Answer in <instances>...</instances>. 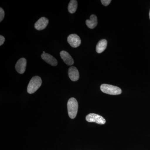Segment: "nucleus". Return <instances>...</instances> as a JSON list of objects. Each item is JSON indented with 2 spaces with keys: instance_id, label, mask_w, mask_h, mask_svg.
I'll use <instances>...</instances> for the list:
<instances>
[{
  "instance_id": "1",
  "label": "nucleus",
  "mask_w": 150,
  "mask_h": 150,
  "mask_svg": "<svg viewBox=\"0 0 150 150\" xmlns=\"http://www.w3.org/2000/svg\"><path fill=\"white\" fill-rule=\"evenodd\" d=\"M79 105L77 100L74 98H71L68 100L67 103L68 114L70 118L74 119L76 116Z\"/></svg>"
},
{
  "instance_id": "2",
  "label": "nucleus",
  "mask_w": 150,
  "mask_h": 150,
  "mask_svg": "<svg viewBox=\"0 0 150 150\" xmlns=\"http://www.w3.org/2000/svg\"><path fill=\"white\" fill-rule=\"evenodd\" d=\"M42 84V80L38 76H35L31 79L28 86L27 92L32 94L35 93L40 87Z\"/></svg>"
},
{
  "instance_id": "3",
  "label": "nucleus",
  "mask_w": 150,
  "mask_h": 150,
  "mask_svg": "<svg viewBox=\"0 0 150 150\" xmlns=\"http://www.w3.org/2000/svg\"><path fill=\"white\" fill-rule=\"evenodd\" d=\"M100 89L104 93L111 95H117L121 94L122 93V90L120 88L107 84H103L100 86Z\"/></svg>"
},
{
  "instance_id": "4",
  "label": "nucleus",
  "mask_w": 150,
  "mask_h": 150,
  "mask_svg": "<svg viewBox=\"0 0 150 150\" xmlns=\"http://www.w3.org/2000/svg\"><path fill=\"white\" fill-rule=\"evenodd\" d=\"M86 120L88 122H95L99 124H104L106 122L105 119L101 115L96 113H90L86 116Z\"/></svg>"
},
{
  "instance_id": "5",
  "label": "nucleus",
  "mask_w": 150,
  "mask_h": 150,
  "mask_svg": "<svg viewBox=\"0 0 150 150\" xmlns=\"http://www.w3.org/2000/svg\"><path fill=\"white\" fill-rule=\"evenodd\" d=\"M68 43L73 48H77L81 45V41L79 36L76 34H71L67 38Z\"/></svg>"
},
{
  "instance_id": "6",
  "label": "nucleus",
  "mask_w": 150,
  "mask_h": 150,
  "mask_svg": "<svg viewBox=\"0 0 150 150\" xmlns=\"http://www.w3.org/2000/svg\"><path fill=\"white\" fill-rule=\"evenodd\" d=\"M27 61L24 58H21L18 60L16 64L15 68L17 71L20 74H23L25 71Z\"/></svg>"
},
{
  "instance_id": "7",
  "label": "nucleus",
  "mask_w": 150,
  "mask_h": 150,
  "mask_svg": "<svg viewBox=\"0 0 150 150\" xmlns=\"http://www.w3.org/2000/svg\"><path fill=\"white\" fill-rule=\"evenodd\" d=\"M48 22H49V21H48V18L43 17L40 18L35 23L34 27H35V29L37 30H42L46 28L48 24Z\"/></svg>"
},
{
  "instance_id": "8",
  "label": "nucleus",
  "mask_w": 150,
  "mask_h": 150,
  "mask_svg": "<svg viewBox=\"0 0 150 150\" xmlns=\"http://www.w3.org/2000/svg\"><path fill=\"white\" fill-rule=\"evenodd\" d=\"M60 54L61 58L66 64L68 66H71L74 64V61L72 57L67 51H62L60 52Z\"/></svg>"
},
{
  "instance_id": "9",
  "label": "nucleus",
  "mask_w": 150,
  "mask_h": 150,
  "mask_svg": "<svg viewBox=\"0 0 150 150\" xmlns=\"http://www.w3.org/2000/svg\"><path fill=\"white\" fill-rule=\"evenodd\" d=\"M69 77L70 79L73 81H76L79 79V71L76 67H70L68 71Z\"/></svg>"
},
{
  "instance_id": "10",
  "label": "nucleus",
  "mask_w": 150,
  "mask_h": 150,
  "mask_svg": "<svg viewBox=\"0 0 150 150\" xmlns=\"http://www.w3.org/2000/svg\"><path fill=\"white\" fill-rule=\"evenodd\" d=\"M41 58L46 63L52 66H56L58 64V62L56 59L50 54L45 53L41 55Z\"/></svg>"
},
{
  "instance_id": "11",
  "label": "nucleus",
  "mask_w": 150,
  "mask_h": 150,
  "mask_svg": "<svg viewBox=\"0 0 150 150\" xmlns=\"http://www.w3.org/2000/svg\"><path fill=\"white\" fill-rule=\"evenodd\" d=\"M87 26L90 29L95 28L98 24L97 18L95 15H91L90 17V19L86 20V21Z\"/></svg>"
},
{
  "instance_id": "12",
  "label": "nucleus",
  "mask_w": 150,
  "mask_h": 150,
  "mask_svg": "<svg viewBox=\"0 0 150 150\" xmlns=\"http://www.w3.org/2000/svg\"><path fill=\"white\" fill-rule=\"evenodd\" d=\"M107 41L105 39H102L98 43L96 46V51L98 54H100L106 49Z\"/></svg>"
},
{
  "instance_id": "13",
  "label": "nucleus",
  "mask_w": 150,
  "mask_h": 150,
  "mask_svg": "<svg viewBox=\"0 0 150 150\" xmlns=\"http://www.w3.org/2000/svg\"><path fill=\"white\" fill-rule=\"evenodd\" d=\"M78 7L77 1L76 0H71L70 1L68 5V11L71 13L76 12Z\"/></svg>"
},
{
  "instance_id": "14",
  "label": "nucleus",
  "mask_w": 150,
  "mask_h": 150,
  "mask_svg": "<svg viewBox=\"0 0 150 150\" xmlns=\"http://www.w3.org/2000/svg\"><path fill=\"white\" fill-rule=\"evenodd\" d=\"M5 16L4 11L2 8H0V21H2Z\"/></svg>"
},
{
  "instance_id": "15",
  "label": "nucleus",
  "mask_w": 150,
  "mask_h": 150,
  "mask_svg": "<svg viewBox=\"0 0 150 150\" xmlns=\"http://www.w3.org/2000/svg\"><path fill=\"white\" fill-rule=\"evenodd\" d=\"M111 2V0H101V1L102 4L104 6L109 5Z\"/></svg>"
},
{
  "instance_id": "16",
  "label": "nucleus",
  "mask_w": 150,
  "mask_h": 150,
  "mask_svg": "<svg viewBox=\"0 0 150 150\" xmlns=\"http://www.w3.org/2000/svg\"><path fill=\"white\" fill-rule=\"evenodd\" d=\"M5 40V38L4 37L3 35H0V46H1L4 44Z\"/></svg>"
},
{
  "instance_id": "17",
  "label": "nucleus",
  "mask_w": 150,
  "mask_h": 150,
  "mask_svg": "<svg viewBox=\"0 0 150 150\" xmlns=\"http://www.w3.org/2000/svg\"><path fill=\"white\" fill-rule=\"evenodd\" d=\"M149 18H150V12H149Z\"/></svg>"
},
{
  "instance_id": "18",
  "label": "nucleus",
  "mask_w": 150,
  "mask_h": 150,
  "mask_svg": "<svg viewBox=\"0 0 150 150\" xmlns=\"http://www.w3.org/2000/svg\"><path fill=\"white\" fill-rule=\"evenodd\" d=\"M45 53H45V51H43V54H45Z\"/></svg>"
}]
</instances>
